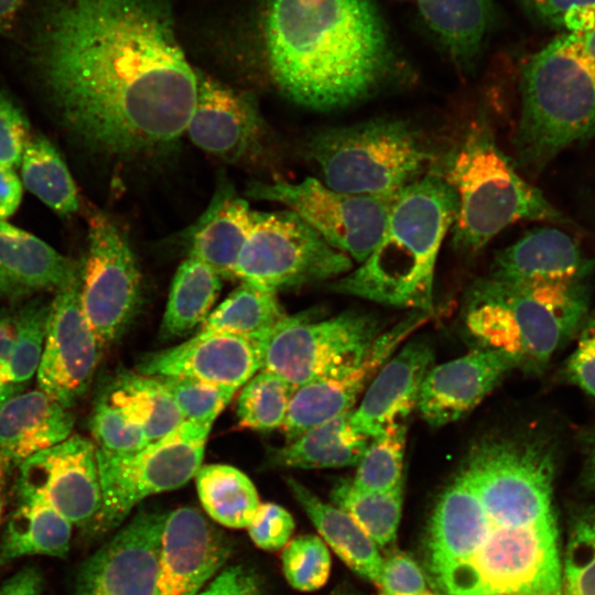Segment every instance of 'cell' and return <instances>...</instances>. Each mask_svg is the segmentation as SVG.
<instances>
[{
  "label": "cell",
  "mask_w": 595,
  "mask_h": 595,
  "mask_svg": "<svg viewBox=\"0 0 595 595\" xmlns=\"http://www.w3.org/2000/svg\"><path fill=\"white\" fill-rule=\"evenodd\" d=\"M29 58L61 126L117 158L167 150L197 89L163 0H41Z\"/></svg>",
  "instance_id": "obj_1"
},
{
  "label": "cell",
  "mask_w": 595,
  "mask_h": 595,
  "mask_svg": "<svg viewBox=\"0 0 595 595\" xmlns=\"http://www.w3.org/2000/svg\"><path fill=\"white\" fill-rule=\"evenodd\" d=\"M263 31L275 85L311 110L360 104L398 74L400 60L374 0H269Z\"/></svg>",
  "instance_id": "obj_2"
},
{
  "label": "cell",
  "mask_w": 595,
  "mask_h": 595,
  "mask_svg": "<svg viewBox=\"0 0 595 595\" xmlns=\"http://www.w3.org/2000/svg\"><path fill=\"white\" fill-rule=\"evenodd\" d=\"M456 210L454 190L441 175L428 172L393 201L383 234L369 257L324 286L334 293L431 313L436 259Z\"/></svg>",
  "instance_id": "obj_3"
},
{
  "label": "cell",
  "mask_w": 595,
  "mask_h": 595,
  "mask_svg": "<svg viewBox=\"0 0 595 595\" xmlns=\"http://www.w3.org/2000/svg\"><path fill=\"white\" fill-rule=\"evenodd\" d=\"M589 289V279L521 284L480 278L467 292L465 329L477 347L501 351L516 368L539 375L580 329Z\"/></svg>",
  "instance_id": "obj_4"
},
{
  "label": "cell",
  "mask_w": 595,
  "mask_h": 595,
  "mask_svg": "<svg viewBox=\"0 0 595 595\" xmlns=\"http://www.w3.org/2000/svg\"><path fill=\"white\" fill-rule=\"evenodd\" d=\"M512 139L518 164L540 172L567 148L595 136V64L574 33L562 34L526 63Z\"/></svg>",
  "instance_id": "obj_5"
},
{
  "label": "cell",
  "mask_w": 595,
  "mask_h": 595,
  "mask_svg": "<svg viewBox=\"0 0 595 595\" xmlns=\"http://www.w3.org/2000/svg\"><path fill=\"white\" fill-rule=\"evenodd\" d=\"M435 173L456 194L452 246L461 255L478 253L519 220L563 221L544 195L516 171L499 148L486 113L469 125Z\"/></svg>",
  "instance_id": "obj_6"
},
{
  "label": "cell",
  "mask_w": 595,
  "mask_h": 595,
  "mask_svg": "<svg viewBox=\"0 0 595 595\" xmlns=\"http://www.w3.org/2000/svg\"><path fill=\"white\" fill-rule=\"evenodd\" d=\"M305 152L327 187L390 199L424 176L432 163L420 132L398 118L321 129L309 138Z\"/></svg>",
  "instance_id": "obj_7"
},
{
  "label": "cell",
  "mask_w": 595,
  "mask_h": 595,
  "mask_svg": "<svg viewBox=\"0 0 595 595\" xmlns=\"http://www.w3.org/2000/svg\"><path fill=\"white\" fill-rule=\"evenodd\" d=\"M556 445L538 432L478 440L459 469L495 522L510 527L554 522Z\"/></svg>",
  "instance_id": "obj_8"
},
{
  "label": "cell",
  "mask_w": 595,
  "mask_h": 595,
  "mask_svg": "<svg viewBox=\"0 0 595 595\" xmlns=\"http://www.w3.org/2000/svg\"><path fill=\"white\" fill-rule=\"evenodd\" d=\"M213 425L184 421L180 426L131 454L96 450L101 508L89 532L117 529L145 498L178 489L195 477Z\"/></svg>",
  "instance_id": "obj_9"
},
{
  "label": "cell",
  "mask_w": 595,
  "mask_h": 595,
  "mask_svg": "<svg viewBox=\"0 0 595 595\" xmlns=\"http://www.w3.org/2000/svg\"><path fill=\"white\" fill-rule=\"evenodd\" d=\"M314 313L286 315L259 343L262 368L295 389L360 363L383 332L380 318L350 310L322 321Z\"/></svg>",
  "instance_id": "obj_10"
},
{
  "label": "cell",
  "mask_w": 595,
  "mask_h": 595,
  "mask_svg": "<svg viewBox=\"0 0 595 595\" xmlns=\"http://www.w3.org/2000/svg\"><path fill=\"white\" fill-rule=\"evenodd\" d=\"M351 259L333 248L290 209L252 210L251 228L235 278L278 293L335 280L349 272Z\"/></svg>",
  "instance_id": "obj_11"
},
{
  "label": "cell",
  "mask_w": 595,
  "mask_h": 595,
  "mask_svg": "<svg viewBox=\"0 0 595 595\" xmlns=\"http://www.w3.org/2000/svg\"><path fill=\"white\" fill-rule=\"evenodd\" d=\"M87 250L79 261V296L101 348L121 337L141 301V272L123 229L95 212L88 218Z\"/></svg>",
  "instance_id": "obj_12"
},
{
  "label": "cell",
  "mask_w": 595,
  "mask_h": 595,
  "mask_svg": "<svg viewBox=\"0 0 595 595\" xmlns=\"http://www.w3.org/2000/svg\"><path fill=\"white\" fill-rule=\"evenodd\" d=\"M246 196L285 206L358 263L380 240L397 198L342 193L310 176L298 183L253 181L247 185Z\"/></svg>",
  "instance_id": "obj_13"
},
{
  "label": "cell",
  "mask_w": 595,
  "mask_h": 595,
  "mask_svg": "<svg viewBox=\"0 0 595 595\" xmlns=\"http://www.w3.org/2000/svg\"><path fill=\"white\" fill-rule=\"evenodd\" d=\"M101 351L82 307L78 274L58 289L50 303L45 342L36 370L40 390L71 409L90 386Z\"/></svg>",
  "instance_id": "obj_14"
},
{
  "label": "cell",
  "mask_w": 595,
  "mask_h": 595,
  "mask_svg": "<svg viewBox=\"0 0 595 595\" xmlns=\"http://www.w3.org/2000/svg\"><path fill=\"white\" fill-rule=\"evenodd\" d=\"M166 512L139 509L79 566L76 595H154Z\"/></svg>",
  "instance_id": "obj_15"
},
{
  "label": "cell",
  "mask_w": 595,
  "mask_h": 595,
  "mask_svg": "<svg viewBox=\"0 0 595 595\" xmlns=\"http://www.w3.org/2000/svg\"><path fill=\"white\" fill-rule=\"evenodd\" d=\"M18 494L39 497L89 529L101 508L95 444L74 435L30 456L19 465Z\"/></svg>",
  "instance_id": "obj_16"
},
{
  "label": "cell",
  "mask_w": 595,
  "mask_h": 595,
  "mask_svg": "<svg viewBox=\"0 0 595 595\" xmlns=\"http://www.w3.org/2000/svg\"><path fill=\"white\" fill-rule=\"evenodd\" d=\"M185 134L204 152L238 164L262 155L267 127L251 96L197 71L196 97Z\"/></svg>",
  "instance_id": "obj_17"
},
{
  "label": "cell",
  "mask_w": 595,
  "mask_h": 595,
  "mask_svg": "<svg viewBox=\"0 0 595 595\" xmlns=\"http://www.w3.org/2000/svg\"><path fill=\"white\" fill-rule=\"evenodd\" d=\"M431 313L413 311L383 331L357 365L298 387L290 400L282 428L286 443L311 428L353 409L385 363L421 327Z\"/></svg>",
  "instance_id": "obj_18"
},
{
  "label": "cell",
  "mask_w": 595,
  "mask_h": 595,
  "mask_svg": "<svg viewBox=\"0 0 595 595\" xmlns=\"http://www.w3.org/2000/svg\"><path fill=\"white\" fill-rule=\"evenodd\" d=\"M232 552L229 537L193 507L166 512L154 595H198Z\"/></svg>",
  "instance_id": "obj_19"
},
{
  "label": "cell",
  "mask_w": 595,
  "mask_h": 595,
  "mask_svg": "<svg viewBox=\"0 0 595 595\" xmlns=\"http://www.w3.org/2000/svg\"><path fill=\"white\" fill-rule=\"evenodd\" d=\"M262 368L259 343L223 333H196L176 346L150 353L137 371L152 377H187L238 390Z\"/></svg>",
  "instance_id": "obj_20"
},
{
  "label": "cell",
  "mask_w": 595,
  "mask_h": 595,
  "mask_svg": "<svg viewBox=\"0 0 595 595\" xmlns=\"http://www.w3.org/2000/svg\"><path fill=\"white\" fill-rule=\"evenodd\" d=\"M513 369L504 353L476 347L429 370L416 408L430 426H444L475 409Z\"/></svg>",
  "instance_id": "obj_21"
},
{
  "label": "cell",
  "mask_w": 595,
  "mask_h": 595,
  "mask_svg": "<svg viewBox=\"0 0 595 595\" xmlns=\"http://www.w3.org/2000/svg\"><path fill=\"white\" fill-rule=\"evenodd\" d=\"M431 343L413 338L403 343L385 363L351 411L355 431L368 439L400 422L416 408L423 380L433 366Z\"/></svg>",
  "instance_id": "obj_22"
},
{
  "label": "cell",
  "mask_w": 595,
  "mask_h": 595,
  "mask_svg": "<svg viewBox=\"0 0 595 595\" xmlns=\"http://www.w3.org/2000/svg\"><path fill=\"white\" fill-rule=\"evenodd\" d=\"M594 270L595 260L585 257L572 237L558 228H539L499 251L489 275L534 284L589 279Z\"/></svg>",
  "instance_id": "obj_23"
},
{
  "label": "cell",
  "mask_w": 595,
  "mask_h": 595,
  "mask_svg": "<svg viewBox=\"0 0 595 595\" xmlns=\"http://www.w3.org/2000/svg\"><path fill=\"white\" fill-rule=\"evenodd\" d=\"M251 213L247 199L221 177L208 206L186 235L187 257L202 261L221 279L235 278L250 232Z\"/></svg>",
  "instance_id": "obj_24"
},
{
  "label": "cell",
  "mask_w": 595,
  "mask_h": 595,
  "mask_svg": "<svg viewBox=\"0 0 595 595\" xmlns=\"http://www.w3.org/2000/svg\"><path fill=\"white\" fill-rule=\"evenodd\" d=\"M74 415L42 390L17 393L0 407V453L12 465L71 436Z\"/></svg>",
  "instance_id": "obj_25"
},
{
  "label": "cell",
  "mask_w": 595,
  "mask_h": 595,
  "mask_svg": "<svg viewBox=\"0 0 595 595\" xmlns=\"http://www.w3.org/2000/svg\"><path fill=\"white\" fill-rule=\"evenodd\" d=\"M288 485L324 542L360 576L378 585L382 559L377 544L346 511L324 502L294 478Z\"/></svg>",
  "instance_id": "obj_26"
},
{
  "label": "cell",
  "mask_w": 595,
  "mask_h": 595,
  "mask_svg": "<svg viewBox=\"0 0 595 595\" xmlns=\"http://www.w3.org/2000/svg\"><path fill=\"white\" fill-rule=\"evenodd\" d=\"M0 537V565L30 555L66 558L74 524L43 499L18 494Z\"/></svg>",
  "instance_id": "obj_27"
},
{
  "label": "cell",
  "mask_w": 595,
  "mask_h": 595,
  "mask_svg": "<svg viewBox=\"0 0 595 595\" xmlns=\"http://www.w3.org/2000/svg\"><path fill=\"white\" fill-rule=\"evenodd\" d=\"M418 7L454 64L461 71H469L493 23V0H418Z\"/></svg>",
  "instance_id": "obj_28"
},
{
  "label": "cell",
  "mask_w": 595,
  "mask_h": 595,
  "mask_svg": "<svg viewBox=\"0 0 595 595\" xmlns=\"http://www.w3.org/2000/svg\"><path fill=\"white\" fill-rule=\"evenodd\" d=\"M0 270L26 289H62L79 274V262L36 236L0 220Z\"/></svg>",
  "instance_id": "obj_29"
},
{
  "label": "cell",
  "mask_w": 595,
  "mask_h": 595,
  "mask_svg": "<svg viewBox=\"0 0 595 595\" xmlns=\"http://www.w3.org/2000/svg\"><path fill=\"white\" fill-rule=\"evenodd\" d=\"M351 410L335 415L275 450L271 463L288 468H339L357 465L370 439L351 425Z\"/></svg>",
  "instance_id": "obj_30"
},
{
  "label": "cell",
  "mask_w": 595,
  "mask_h": 595,
  "mask_svg": "<svg viewBox=\"0 0 595 595\" xmlns=\"http://www.w3.org/2000/svg\"><path fill=\"white\" fill-rule=\"evenodd\" d=\"M101 394L134 424L150 442L180 426L184 419L165 386L156 377L122 372Z\"/></svg>",
  "instance_id": "obj_31"
},
{
  "label": "cell",
  "mask_w": 595,
  "mask_h": 595,
  "mask_svg": "<svg viewBox=\"0 0 595 595\" xmlns=\"http://www.w3.org/2000/svg\"><path fill=\"white\" fill-rule=\"evenodd\" d=\"M221 278L202 261L187 257L173 277L160 325V337H183L201 326L212 312Z\"/></svg>",
  "instance_id": "obj_32"
},
{
  "label": "cell",
  "mask_w": 595,
  "mask_h": 595,
  "mask_svg": "<svg viewBox=\"0 0 595 595\" xmlns=\"http://www.w3.org/2000/svg\"><path fill=\"white\" fill-rule=\"evenodd\" d=\"M194 479L201 505L210 519L230 529L249 526L261 502L244 472L226 464H208L201 466Z\"/></svg>",
  "instance_id": "obj_33"
},
{
  "label": "cell",
  "mask_w": 595,
  "mask_h": 595,
  "mask_svg": "<svg viewBox=\"0 0 595 595\" xmlns=\"http://www.w3.org/2000/svg\"><path fill=\"white\" fill-rule=\"evenodd\" d=\"M277 293L241 281L199 326L197 333H223L263 339L284 317Z\"/></svg>",
  "instance_id": "obj_34"
},
{
  "label": "cell",
  "mask_w": 595,
  "mask_h": 595,
  "mask_svg": "<svg viewBox=\"0 0 595 595\" xmlns=\"http://www.w3.org/2000/svg\"><path fill=\"white\" fill-rule=\"evenodd\" d=\"M26 190L62 216L79 208L73 176L56 148L44 136H31L21 160Z\"/></svg>",
  "instance_id": "obj_35"
},
{
  "label": "cell",
  "mask_w": 595,
  "mask_h": 595,
  "mask_svg": "<svg viewBox=\"0 0 595 595\" xmlns=\"http://www.w3.org/2000/svg\"><path fill=\"white\" fill-rule=\"evenodd\" d=\"M333 505L350 515L377 545L391 543L397 534L403 502V484L389 491L357 489L340 479L331 491Z\"/></svg>",
  "instance_id": "obj_36"
},
{
  "label": "cell",
  "mask_w": 595,
  "mask_h": 595,
  "mask_svg": "<svg viewBox=\"0 0 595 595\" xmlns=\"http://www.w3.org/2000/svg\"><path fill=\"white\" fill-rule=\"evenodd\" d=\"M295 388L267 369H260L244 386L237 401L239 425L260 432L282 429Z\"/></svg>",
  "instance_id": "obj_37"
},
{
  "label": "cell",
  "mask_w": 595,
  "mask_h": 595,
  "mask_svg": "<svg viewBox=\"0 0 595 595\" xmlns=\"http://www.w3.org/2000/svg\"><path fill=\"white\" fill-rule=\"evenodd\" d=\"M407 425L403 421L388 425L370 440L356 465L354 487L365 491H389L403 484V458Z\"/></svg>",
  "instance_id": "obj_38"
},
{
  "label": "cell",
  "mask_w": 595,
  "mask_h": 595,
  "mask_svg": "<svg viewBox=\"0 0 595 595\" xmlns=\"http://www.w3.org/2000/svg\"><path fill=\"white\" fill-rule=\"evenodd\" d=\"M563 595H595V506L572 517L562 571Z\"/></svg>",
  "instance_id": "obj_39"
},
{
  "label": "cell",
  "mask_w": 595,
  "mask_h": 595,
  "mask_svg": "<svg viewBox=\"0 0 595 595\" xmlns=\"http://www.w3.org/2000/svg\"><path fill=\"white\" fill-rule=\"evenodd\" d=\"M50 304L34 300L15 311L17 334L9 381L22 389L36 372L43 353Z\"/></svg>",
  "instance_id": "obj_40"
},
{
  "label": "cell",
  "mask_w": 595,
  "mask_h": 595,
  "mask_svg": "<svg viewBox=\"0 0 595 595\" xmlns=\"http://www.w3.org/2000/svg\"><path fill=\"white\" fill-rule=\"evenodd\" d=\"M281 551L282 572L292 588L313 592L325 585L332 560L321 537L310 533L296 536Z\"/></svg>",
  "instance_id": "obj_41"
},
{
  "label": "cell",
  "mask_w": 595,
  "mask_h": 595,
  "mask_svg": "<svg viewBox=\"0 0 595 595\" xmlns=\"http://www.w3.org/2000/svg\"><path fill=\"white\" fill-rule=\"evenodd\" d=\"M165 386L184 421L213 425L237 390L187 377H156Z\"/></svg>",
  "instance_id": "obj_42"
},
{
  "label": "cell",
  "mask_w": 595,
  "mask_h": 595,
  "mask_svg": "<svg viewBox=\"0 0 595 595\" xmlns=\"http://www.w3.org/2000/svg\"><path fill=\"white\" fill-rule=\"evenodd\" d=\"M90 431L96 450L110 454H131L150 444L144 431L101 393L91 416Z\"/></svg>",
  "instance_id": "obj_43"
},
{
  "label": "cell",
  "mask_w": 595,
  "mask_h": 595,
  "mask_svg": "<svg viewBox=\"0 0 595 595\" xmlns=\"http://www.w3.org/2000/svg\"><path fill=\"white\" fill-rule=\"evenodd\" d=\"M527 11L547 24L581 33L595 24V0H519Z\"/></svg>",
  "instance_id": "obj_44"
},
{
  "label": "cell",
  "mask_w": 595,
  "mask_h": 595,
  "mask_svg": "<svg viewBox=\"0 0 595 595\" xmlns=\"http://www.w3.org/2000/svg\"><path fill=\"white\" fill-rule=\"evenodd\" d=\"M253 544L260 550H282L292 539L295 521L292 515L275 502L261 504L247 527Z\"/></svg>",
  "instance_id": "obj_45"
},
{
  "label": "cell",
  "mask_w": 595,
  "mask_h": 595,
  "mask_svg": "<svg viewBox=\"0 0 595 595\" xmlns=\"http://www.w3.org/2000/svg\"><path fill=\"white\" fill-rule=\"evenodd\" d=\"M30 137L24 111L9 94L0 91V165L12 170L19 166Z\"/></svg>",
  "instance_id": "obj_46"
},
{
  "label": "cell",
  "mask_w": 595,
  "mask_h": 595,
  "mask_svg": "<svg viewBox=\"0 0 595 595\" xmlns=\"http://www.w3.org/2000/svg\"><path fill=\"white\" fill-rule=\"evenodd\" d=\"M576 346L569 356L565 379L595 398V310L587 313L580 329Z\"/></svg>",
  "instance_id": "obj_47"
},
{
  "label": "cell",
  "mask_w": 595,
  "mask_h": 595,
  "mask_svg": "<svg viewBox=\"0 0 595 595\" xmlns=\"http://www.w3.org/2000/svg\"><path fill=\"white\" fill-rule=\"evenodd\" d=\"M378 585L381 595H418L426 592L423 572L416 562L404 553H394L382 560Z\"/></svg>",
  "instance_id": "obj_48"
},
{
  "label": "cell",
  "mask_w": 595,
  "mask_h": 595,
  "mask_svg": "<svg viewBox=\"0 0 595 595\" xmlns=\"http://www.w3.org/2000/svg\"><path fill=\"white\" fill-rule=\"evenodd\" d=\"M261 584L255 571L244 565L221 570L198 595H260Z\"/></svg>",
  "instance_id": "obj_49"
},
{
  "label": "cell",
  "mask_w": 595,
  "mask_h": 595,
  "mask_svg": "<svg viewBox=\"0 0 595 595\" xmlns=\"http://www.w3.org/2000/svg\"><path fill=\"white\" fill-rule=\"evenodd\" d=\"M43 577L35 566H24L0 587V595H42Z\"/></svg>",
  "instance_id": "obj_50"
},
{
  "label": "cell",
  "mask_w": 595,
  "mask_h": 595,
  "mask_svg": "<svg viewBox=\"0 0 595 595\" xmlns=\"http://www.w3.org/2000/svg\"><path fill=\"white\" fill-rule=\"evenodd\" d=\"M22 198V183L14 170L0 165V220L18 209Z\"/></svg>",
  "instance_id": "obj_51"
},
{
  "label": "cell",
  "mask_w": 595,
  "mask_h": 595,
  "mask_svg": "<svg viewBox=\"0 0 595 595\" xmlns=\"http://www.w3.org/2000/svg\"><path fill=\"white\" fill-rule=\"evenodd\" d=\"M17 334L15 312H0V380L9 381V363Z\"/></svg>",
  "instance_id": "obj_52"
},
{
  "label": "cell",
  "mask_w": 595,
  "mask_h": 595,
  "mask_svg": "<svg viewBox=\"0 0 595 595\" xmlns=\"http://www.w3.org/2000/svg\"><path fill=\"white\" fill-rule=\"evenodd\" d=\"M584 464L582 469L583 484L595 493V432L592 433L586 442L584 452Z\"/></svg>",
  "instance_id": "obj_53"
},
{
  "label": "cell",
  "mask_w": 595,
  "mask_h": 595,
  "mask_svg": "<svg viewBox=\"0 0 595 595\" xmlns=\"http://www.w3.org/2000/svg\"><path fill=\"white\" fill-rule=\"evenodd\" d=\"M25 0H0V34L15 22Z\"/></svg>",
  "instance_id": "obj_54"
},
{
  "label": "cell",
  "mask_w": 595,
  "mask_h": 595,
  "mask_svg": "<svg viewBox=\"0 0 595 595\" xmlns=\"http://www.w3.org/2000/svg\"><path fill=\"white\" fill-rule=\"evenodd\" d=\"M574 34L584 54L595 64V24L584 32Z\"/></svg>",
  "instance_id": "obj_55"
},
{
  "label": "cell",
  "mask_w": 595,
  "mask_h": 595,
  "mask_svg": "<svg viewBox=\"0 0 595 595\" xmlns=\"http://www.w3.org/2000/svg\"><path fill=\"white\" fill-rule=\"evenodd\" d=\"M11 465L9 459L0 453V528L4 510L6 482Z\"/></svg>",
  "instance_id": "obj_56"
},
{
  "label": "cell",
  "mask_w": 595,
  "mask_h": 595,
  "mask_svg": "<svg viewBox=\"0 0 595 595\" xmlns=\"http://www.w3.org/2000/svg\"><path fill=\"white\" fill-rule=\"evenodd\" d=\"M22 288L14 283L6 273L0 270V300L17 293Z\"/></svg>",
  "instance_id": "obj_57"
},
{
  "label": "cell",
  "mask_w": 595,
  "mask_h": 595,
  "mask_svg": "<svg viewBox=\"0 0 595 595\" xmlns=\"http://www.w3.org/2000/svg\"><path fill=\"white\" fill-rule=\"evenodd\" d=\"M21 388L4 383L0 380V407L12 396L19 393Z\"/></svg>",
  "instance_id": "obj_58"
},
{
  "label": "cell",
  "mask_w": 595,
  "mask_h": 595,
  "mask_svg": "<svg viewBox=\"0 0 595 595\" xmlns=\"http://www.w3.org/2000/svg\"><path fill=\"white\" fill-rule=\"evenodd\" d=\"M498 595H563L562 592L559 593H510V594H498Z\"/></svg>",
  "instance_id": "obj_59"
},
{
  "label": "cell",
  "mask_w": 595,
  "mask_h": 595,
  "mask_svg": "<svg viewBox=\"0 0 595 595\" xmlns=\"http://www.w3.org/2000/svg\"><path fill=\"white\" fill-rule=\"evenodd\" d=\"M418 595H435V594H433V593H430V592H428V591H426V592H424V593H421V594H418Z\"/></svg>",
  "instance_id": "obj_60"
},
{
  "label": "cell",
  "mask_w": 595,
  "mask_h": 595,
  "mask_svg": "<svg viewBox=\"0 0 595 595\" xmlns=\"http://www.w3.org/2000/svg\"><path fill=\"white\" fill-rule=\"evenodd\" d=\"M339 595H343V594H339Z\"/></svg>",
  "instance_id": "obj_61"
}]
</instances>
